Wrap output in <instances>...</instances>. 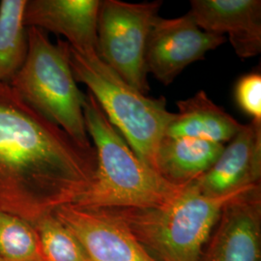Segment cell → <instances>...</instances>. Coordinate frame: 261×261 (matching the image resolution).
I'll list each match as a JSON object with an SVG mask.
<instances>
[{"mask_svg":"<svg viewBox=\"0 0 261 261\" xmlns=\"http://www.w3.org/2000/svg\"><path fill=\"white\" fill-rule=\"evenodd\" d=\"M178 112L169 123L166 137L190 138L218 143L229 142L242 129L243 125L199 92L177 102Z\"/></svg>","mask_w":261,"mask_h":261,"instance_id":"13","label":"cell"},{"mask_svg":"<svg viewBox=\"0 0 261 261\" xmlns=\"http://www.w3.org/2000/svg\"><path fill=\"white\" fill-rule=\"evenodd\" d=\"M28 54L10 86L33 110L85 147L93 146L84 120L85 95L73 75L67 41L50 42L47 32L28 28Z\"/></svg>","mask_w":261,"mask_h":261,"instance_id":"5","label":"cell"},{"mask_svg":"<svg viewBox=\"0 0 261 261\" xmlns=\"http://www.w3.org/2000/svg\"><path fill=\"white\" fill-rule=\"evenodd\" d=\"M235 100L241 111L252 120L261 121V75L250 73L243 75L235 86Z\"/></svg>","mask_w":261,"mask_h":261,"instance_id":"18","label":"cell"},{"mask_svg":"<svg viewBox=\"0 0 261 261\" xmlns=\"http://www.w3.org/2000/svg\"><path fill=\"white\" fill-rule=\"evenodd\" d=\"M198 261H261L260 184L224 205Z\"/></svg>","mask_w":261,"mask_h":261,"instance_id":"9","label":"cell"},{"mask_svg":"<svg viewBox=\"0 0 261 261\" xmlns=\"http://www.w3.org/2000/svg\"><path fill=\"white\" fill-rule=\"evenodd\" d=\"M70 64L75 82L87 86L137 157L155 170L159 145L175 116L167 109L166 99L149 98L134 88L95 50L71 47Z\"/></svg>","mask_w":261,"mask_h":261,"instance_id":"3","label":"cell"},{"mask_svg":"<svg viewBox=\"0 0 261 261\" xmlns=\"http://www.w3.org/2000/svg\"><path fill=\"white\" fill-rule=\"evenodd\" d=\"M96 167L94 146L81 145L0 84V211L33 224L75 203Z\"/></svg>","mask_w":261,"mask_h":261,"instance_id":"1","label":"cell"},{"mask_svg":"<svg viewBox=\"0 0 261 261\" xmlns=\"http://www.w3.org/2000/svg\"><path fill=\"white\" fill-rule=\"evenodd\" d=\"M188 14L201 30L227 34L239 57L260 54V0H192Z\"/></svg>","mask_w":261,"mask_h":261,"instance_id":"11","label":"cell"},{"mask_svg":"<svg viewBox=\"0 0 261 261\" xmlns=\"http://www.w3.org/2000/svg\"><path fill=\"white\" fill-rule=\"evenodd\" d=\"M261 121L252 120L229 141L214 165L192 182L206 196L233 195L260 184Z\"/></svg>","mask_w":261,"mask_h":261,"instance_id":"10","label":"cell"},{"mask_svg":"<svg viewBox=\"0 0 261 261\" xmlns=\"http://www.w3.org/2000/svg\"><path fill=\"white\" fill-rule=\"evenodd\" d=\"M224 42L223 35L201 30L189 14L175 19L158 17L146 45L147 73L165 85L172 84L185 68Z\"/></svg>","mask_w":261,"mask_h":261,"instance_id":"7","label":"cell"},{"mask_svg":"<svg viewBox=\"0 0 261 261\" xmlns=\"http://www.w3.org/2000/svg\"><path fill=\"white\" fill-rule=\"evenodd\" d=\"M162 4V1L128 3L103 0L99 8L97 55L142 94L150 90L145 51Z\"/></svg>","mask_w":261,"mask_h":261,"instance_id":"6","label":"cell"},{"mask_svg":"<svg viewBox=\"0 0 261 261\" xmlns=\"http://www.w3.org/2000/svg\"><path fill=\"white\" fill-rule=\"evenodd\" d=\"M100 5V0H27L23 20L27 28L64 36L71 47L96 51Z\"/></svg>","mask_w":261,"mask_h":261,"instance_id":"12","label":"cell"},{"mask_svg":"<svg viewBox=\"0 0 261 261\" xmlns=\"http://www.w3.org/2000/svg\"><path fill=\"white\" fill-rule=\"evenodd\" d=\"M45 261H89L81 244L53 213L33 223Z\"/></svg>","mask_w":261,"mask_h":261,"instance_id":"17","label":"cell"},{"mask_svg":"<svg viewBox=\"0 0 261 261\" xmlns=\"http://www.w3.org/2000/svg\"><path fill=\"white\" fill-rule=\"evenodd\" d=\"M54 214L74 234L89 261H155L110 209L65 204Z\"/></svg>","mask_w":261,"mask_h":261,"instance_id":"8","label":"cell"},{"mask_svg":"<svg viewBox=\"0 0 261 261\" xmlns=\"http://www.w3.org/2000/svg\"><path fill=\"white\" fill-rule=\"evenodd\" d=\"M0 257L10 261H45L33 224L0 211Z\"/></svg>","mask_w":261,"mask_h":261,"instance_id":"16","label":"cell"},{"mask_svg":"<svg viewBox=\"0 0 261 261\" xmlns=\"http://www.w3.org/2000/svg\"><path fill=\"white\" fill-rule=\"evenodd\" d=\"M224 144L190 138L164 137L155 158V171L169 183L184 186L211 168Z\"/></svg>","mask_w":261,"mask_h":261,"instance_id":"14","label":"cell"},{"mask_svg":"<svg viewBox=\"0 0 261 261\" xmlns=\"http://www.w3.org/2000/svg\"><path fill=\"white\" fill-rule=\"evenodd\" d=\"M84 114L97 167L90 186L74 204L107 209L157 208L171 202L186 186L169 183L143 164L89 91Z\"/></svg>","mask_w":261,"mask_h":261,"instance_id":"2","label":"cell"},{"mask_svg":"<svg viewBox=\"0 0 261 261\" xmlns=\"http://www.w3.org/2000/svg\"><path fill=\"white\" fill-rule=\"evenodd\" d=\"M244 191L210 197L190 183L167 205L110 210L154 260L198 261L224 205Z\"/></svg>","mask_w":261,"mask_h":261,"instance_id":"4","label":"cell"},{"mask_svg":"<svg viewBox=\"0 0 261 261\" xmlns=\"http://www.w3.org/2000/svg\"><path fill=\"white\" fill-rule=\"evenodd\" d=\"M27 0L0 2V84H9L28 54V28L23 14Z\"/></svg>","mask_w":261,"mask_h":261,"instance_id":"15","label":"cell"},{"mask_svg":"<svg viewBox=\"0 0 261 261\" xmlns=\"http://www.w3.org/2000/svg\"><path fill=\"white\" fill-rule=\"evenodd\" d=\"M0 261H10V260H7V259H4V258H2V257H0Z\"/></svg>","mask_w":261,"mask_h":261,"instance_id":"19","label":"cell"}]
</instances>
